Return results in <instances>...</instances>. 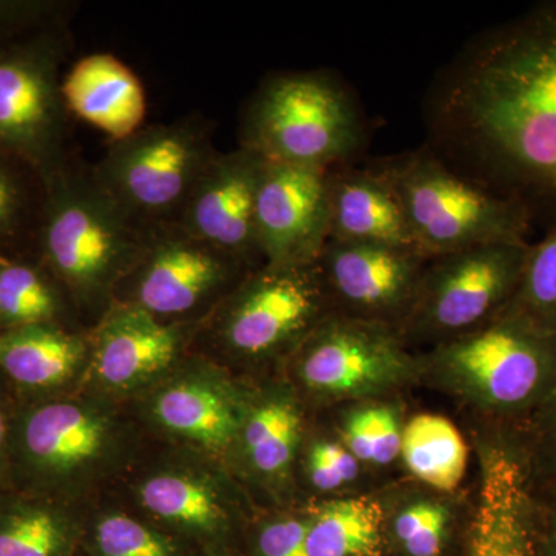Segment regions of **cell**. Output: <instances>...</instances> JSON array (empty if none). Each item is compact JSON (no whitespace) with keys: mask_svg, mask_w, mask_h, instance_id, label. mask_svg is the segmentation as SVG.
Masks as SVG:
<instances>
[{"mask_svg":"<svg viewBox=\"0 0 556 556\" xmlns=\"http://www.w3.org/2000/svg\"><path fill=\"white\" fill-rule=\"evenodd\" d=\"M426 123L452 169L556 215V0L466 43L431 84Z\"/></svg>","mask_w":556,"mask_h":556,"instance_id":"cell-1","label":"cell"},{"mask_svg":"<svg viewBox=\"0 0 556 556\" xmlns=\"http://www.w3.org/2000/svg\"><path fill=\"white\" fill-rule=\"evenodd\" d=\"M419 356V387L452 399L475 433L515 441L556 393V334L510 314Z\"/></svg>","mask_w":556,"mask_h":556,"instance_id":"cell-2","label":"cell"},{"mask_svg":"<svg viewBox=\"0 0 556 556\" xmlns=\"http://www.w3.org/2000/svg\"><path fill=\"white\" fill-rule=\"evenodd\" d=\"M33 251L60 280L73 305L98 320L141 258L149 228L102 188L93 166L75 155L42 181Z\"/></svg>","mask_w":556,"mask_h":556,"instance_id":"cell-3","label":"cell"},{"mask_svg":"<svg viewBox=\"0 0 556 556\" xmlns=\"http://www.w3.org/2000/svg\"><path fill=\"white\" fill-rule=\"evenodd\" d=\"M126 424L102 396L20 402L10 445V486L72 504L123 464Z\"/></svg>","mask_w":556,"mask_h":556,"instance_id":"cell-4","label":"cell"},{"mask_svg":"<svg viewBox=\"0 0 556 556\" xmlns=\"http://www.w3.org/2000/svg\"><path fill=\"white\" fill-rule=\"evenodd\" d=\"M365 142L361 105L325 70L273 73L241 116V148L277 163L331 170L353 163Z\"/></svg>","mask_w":556,"mask_h":556,"instance_id":"cell-5","label":"cell"},{"mask_svg":"<svg viewBox=\"0 0 556 556\" xmlns=\"http://www.w3.org/2000/svg\"><path fill=\"white\" fill-rule=\"evenodd\" d=\"M371 164L393 186L417 251L428 258L497 243H530L535 217L452 169L428 146Z\"/></svg>","mask_w":556,"mask_h":556,"instance_id":"cell-6","label":"cell"},{"mask_svg":"<svg viewBox=\"0 0 556 556\" xmlns=\"http://www.w3.org/2000/svg\"><path fill=\"white\" fill-rule=\"evenodd\" d=\"M332 314L317 262L251 270L200 328L244 367L285 365L314 328Z\"/></svg>","mask_w":556,"mask_h":556,"instance_id":"cell-7","label":"cell"},{"mask_svg":"<svg viewBox=\"0 0 556 556\" xmlns=\"http://www.w3.org/2000/svg\"><path fill=\"white\" fill-rule=\"evenodd\" d=\"M287 378L305 405L339 408L402 396L419 387L420 356L394 329L329 314L288 358Z\"/></svg>","mask_w":556,"mask_h":556,"instance_id":"cell-8","label":"cell"},{"mask_svg":"<svg viewBox=\"0 0 556 556\" xmlns=\"http://www.w3.org/2000/svg\"><path fill=\"white\" fill-rule=\"evenodd\" d=\"M530 244H485L428 260L402 342L426 353L496 320L517 294Z\"/></svg>","mask_w":556,"mask_h":556,"instance_id":"cell-9","label":"cell"},{"mask_svg":"<svg viewBox=\"0 0 556 556\" xmlns=\"http://www.w3.org/2000/svg\"><path fill=\"white\" fill-rule=\"evenodd\" d=\"M214 127L203 116L141 127L110 142L93 172L135 222L144 228L178 223L190 193L218 152Z\"/></svg>","mask_w":556,"mask_h":556,"instance_id":"cell-10","label":"cell"},{"mask_svg":"<svg viewBox=\"0 0 556 556\" xmlns=\"http://www.w3.org/2000/svg\"><path fill=\"white\" fill-rule=\"evenodd\" d=\"M70 50L68 27L0 47V150L24 161L40 181L73 156L62 94Z\"/></svg>","mask_w":556,"mask_h":556,"instance_id":"cell-11","label":"cell"},{"mask_svg":"<svg viewBox=\"0 0 556 556\" xmlns=\"http://www.w3.org/2000/svg\"><path fill=\"white\" fill-rule=\"evenodd\" d=\"M251 269L178 223L149 228L137 266L116 291L129 303L170 324H203Z\"/></svg>","mask_w":556,"mask_h":556,"instance_id":"cell-12","label":"cell"},{"mask_svg":"<svg viewBox=\"0 0 556 556\" xmlns=\"http://www.w3.org/2000/svg\"><path fill=\"white\" fill-rule=\"evenodd\" d=\"M428 257L416 249L380 244H325L317 266L332 313L401 331Z\"/></svg>","mask_w":556,"mask_h":556,"instance_id":"cell-13","label":"cell"},{"mask_svg":"<svg viewBox=\"0 0 556 556\" xmlns=\"http://www.w3.org/2000/svg\"><path fill=\"white\" fill-rule=\"evenodd\" d=\"M135 493L152 522L200 551L228 547L249 506L239 482L199 463L164 464L142 477Z\"/></svg>","mask_w":556,"mask_h":556,"instance_id":"cell-14","label":"cell"},{"mask_svg":"<svg viewBox=\"0 0 556 556\" xmlns=\"http://www.w3.org/2000/svg\"><path fill=\"white\" fill-rule=\"evenodd\" d=\"M199 328L160 320L129 303H113L89 332L86 376L108 396L150 391L181 364Z\"/></svg>","mask_w":556,"mask_h":556,"instance_id":"cell-15","label":"cell"},{"mask_svg":"<svg viewBox=\"0 0 556 556\" xmlns=\"http://www.w3.org/2000/svg\"><path fill=\"white\" fill-rule=\"evenodd\" d=\"M306 431L305 402L285 376L252 388L239 437L226 457L237 482L274 506H291Z\"/></svg>","mask_w":556,"mask_h":556,"instance_id":"cell-16","label":"cell"},{"mask_svg":"<svg viewBox=\"0 0 556 556\" xmlns=\"http://www.w3.org/2000/svg\"><path fill=\"white\" fill-rule=\"evenodd\" d=\"M251 390L217 365L193 358L150 390L146 407L163 433L226 459L239 437Z\"/></svg>","mask_w":556,"mask_h":556,"instance_id":"cell-17","label":"cell"},{"mask_svg":"<svg viewBox=\"0 0 556 556\" xmlns=\"http://www.w3.org/2000/svg\"><path fill=\"white\" fill-rule=\"evenodd\" d=\"M328 172L265 161L255 232L268 265L316 263L329 239Z\"/></svg>","mask_w":556,"mask_h":556,"instance_id":"cell-18","label":"cell"},{"mask_svg":"<svg viewBox=\"0 0 556 556\" xmlns=\"http://www.w3.org/2000/svg\"><path fill=\"white\" fill-rule=\"evenodd\" d=\"M265 161L241 146L215 153L178 222L197 239L251 270L265 265L255 232V200Z\"/></svg>","mask_w":556,"mask_h":556,"instance_id":"cell-19","label":"cell"},{"mask_svg":"<svg viewBox=\"0 0 556 556\" xmlns=\"http://www.w3.org/2000/svg\"><path fill=\"white\" fill-rule=\"evenodd\" d=\"M478 479L467 530V556H532L529 482L517 448L473 433Z\"/></svg>","mask_w":556,"mask_h":556,"instance_id":"cell-20","label":"cell"},{"mask_svg":"<svg viewBox=\"0 0 556 556\" xmlns=\"http://www.w3.org/2000/svg\"><path fill=\"white\" fill-rule=\"evenodd\" d=\"M89 332L65 325H30L0 331V375L17 401L60 396L86 376Z\"/></svg>","mask_w":556,"mask_h":556,"instance_id":"cell-21","label":"cell"},{"mask_svg":"<svg viewBox=\"0 0 556 556\" xmlns=\"http://www.w3.org/2000/svg\"><path fill=\"white\" fill-rule=\"evenodd\" d=\"M328 200V240L417 251L393 186L371 164L329 170Z\"/></svg>","mask_w":556,"mask_h":556,"instance_id":"cell-22","label":"cell"},{"mask_svg":"<svg viewBox=\"0 0 556 556\" xmlns=\"http://www.w3.org/2000/svg\"><path fill=\"white\" fill-rule=\"evenodd\" d=\"M62 94L70 115L108 135L110 142L144 127L148 101L141 80L110 53L80 58L65 72Z\"/></svg>","mask_w":556,"mask_h":556,"instance_id":"cell-23","label":"cell"},{"mask_svg":"<svg viewBox=\"0 0 556 556\" xmlns=\"http://www.w3.org/2000/svg\"><path fill=\"white\" fill-rule=\"evenodd\" d=\"M84 530L72 504L0 489V556H79Z\"/></svg>","mask_w":556,"mask_h":556,"instance_id":"cell-24","label":"cell"},{"mask_svg":"<svg viewBox=\"0 0 556 556\" xmlns=\"http://www.w3.org/2000/svg\"><path fill=\"white\" fill-rule=\"evenodd\" d=\"M302 556H382L386 507L379 492L331 497L311 504Z\"/></svg>","mask_w":556,"mask_h":556,"instance_id":"cell-25","label":"cell"},{"mask_svg":"<svg viewBox=\"0 0 556 556\" xmlns=\"http://www.w3.org/2000/svg\"><path fill=\"white\" fill-rule=\"evenodd\" d=\"M470 447L448 417L417 413L408 417L402 437V468L407 478L437 492L457 495L467 477Z\"/></svg>","mask_w":556,"mask_h":556,"instance_id":"cell-26","label":"cell"},{"mask_svg":"<svg viewBox=\"0 0 556 556\" xmlns=\"http://www.w3.org/2000/svg\"><path fill=\"white\" fill-rule=\"evenodd\" d=\"M72 305L67 291L35 251L0 254V331L42 324L68 327Z\"/></svg>","mask_w":556,"mask_h":556,"instance_id":"cell-27","label":"cell"},{"mask_svg":"<svg viewBox=\"0 0 556 556\" xmlns=\"http://www.w3.org/2000/svg\"><path fill=\"white\" fill-rule=\"evenodd\" d=\"M379 492L386 507L388 536L407 556H441L455 519L457 495L419 484H399Z\"/></svg>","mask_w":556,"mask_h":556,"instance_id":"cell-28","label":"cell"},{"mask_svg":"<svg viewBox=\"0 0 556 556\" xmlns=\"http://www.w3.org/2000/svg\"><path fill=\"white\" fill-rule=\"evenodd\" d=\"M404 404L402 396H393L336 408L332 428L375 477L402 467V437L408 419Z\"/></svg>","mask_w":556,"mask_h":556,"instance_id":"cell-29","label":"cell"},{"mask_svg":"<svg viewBox=\"0 0 556 556\" xmlns=\"http://www.w3.org/2000/svg\"><path fill=\"white\" fill-rule=\"evenodd\" d=\"M200 552L155 522L104 510L86 521L79 556H199Z\"/></svg>","mask_w":556,"mask_h":556,"instance_id":"cell-30","label":"cell"},{"mask_svg":"<svg viewBox=\"0 0 556 556\" xmlns=\"http://www.w3.org/2000/svg\"><path fill=\"white\" fill-rule=\"evenodd\" d=\"M42 195L39 175L0 150V254L33 251Z\"/></svg>","mask_w":556,"mask_h":556,"instance_id":"cell-31","label":"cell"},{"mask_svg":"<svg viewBox=\"0 0 556 556\" xmlns=\"http://www.w3.org/2000/svg\"><path fill=\"white\" fill-rule=\"evenodd\" d=\"M299 473L317 501L362 495L368 482L378 478L346 448L334 428L324 433L306 431Z\"/></svg>","mask_w":556,"mask_h":556,"instance_id":"cell-32","label":"cell"},{"mask_svg":"<svg viewBox=\"0 0 556 556\" xmlns=\"http://www.w3.org/2000/svg\"><path fill=\"white\" fill-rule=\"evenodd\" d=\"M503 314L556 334V222L540 243L530 244L517 294Z\"/></svg>","mask_w":556,"mask_h":556,"instance_id":"cell-33","label":"cell"},{"mask_svg":"<svg viewBox=\"0 0 556 556\" xmlns=\"http://www.w3.org/2000/svg\"><path fill=\"white\" fill-rule=\"evenodd\" d=\"M72 13V2L0 0V47L40 33L67 28Z\"/></svg>","mask_w":556,"mask_h":556,"instance_id":"cell-34","label":"cell"},{"mask_svg":"<svg viewBox=\"0 0 556 556\" xmlns=\"http://www.w3.org/2000/svg\"><path fill=\"white\" fill-rule=\"evenodd\" d=\"M311 504L278 507L251 530L252 556H302L311 525Z\"/></svg>","mask_w":556,"mask_h":556,"instance_id":"cell-35","label":"cell"},{"mask_svg":"<svg viewBox=\"0 0 556 556\" xmlns=\"http://www.w3.org/2000/svg\"><path fill=\"white\" fill-rule=\"evenodd\" d=\"M511 444L521 457L529 485L556 481V393Z\"/></svg>","mask_w":556,"mask_h":556,"instance_id":"cell-36","label":"cell"},{"mask_svg":"<svg viewBox=\"0 0 556 556\" xmlns=\"http://www.w3.org/2000/svg\"><path fill=\"white\" fill-rule=\"evenodd\" d=\"M532 556H556V481L529 485Z\"/></svg>","mask_w":556,"mask_h":556,"instance_id":"cell-37","label":"cell"},{"mask_svg":"<svg viewBox=\"0 0 556 556\" xmlns=\"http://www.w3.org/2000/svg\"><path fill=\"white\" fill-rule=\"evenodd\" d=\"M17 404L16 394L0 375V489L10 486L11 428Z\"/></svg>","mask_w":556,"mask_h":556,"instance_id":"cell-38","label":"cell"},{"mask_svg":"<svg viewBox=\"0 0 556 556\" xmlns=\"http://www.w3.org/2000/svg\"><path fill=\"white\" fill-rule=\"evenodd\" d=\"M199 556H240L228 547L207 548V551H201Z\"/></svg>","mask_w":556,"mask_h":556,"instance_id":"cell-39","label":"cell"}]
</instances>
